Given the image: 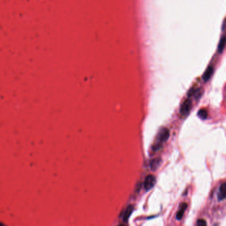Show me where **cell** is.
I'll use <instances>...</instances> for the list:
<instances>
[{
	"label": "cell",
	"instance_id": "cell-1",
	"mask_svg": "<svg viewBox=\"0 0 226 226\" xmlns=\"http://www.w3.org/2000/svg\"><path fill=\"white\" fill-rule=\"evenodd\" d=\"M170 131L166 128H162L157 135V139L155 143L152 146L153 151H158L161 149L162 143L166 142L169 139Z\"/></svg>",
	"mask_w": 226,
	"mask_h": 226
},
{
	"label": "cell",
	"instance_id": "cell-2",
	"mask_svg": "<svg viewBox=\"0 0 226 226\" xmlns=\"http://www.w3.org/2000/svg\"><path fill=\"white\" fill-rule=\"evenodd\" d=\"M192 107V102L190 99L185 100L180 108V115L182 117H186L189 115Z\"/></svg>",
	"mask_w": 226,
	"mask_h": 226
},
{
	"label": "cell",
	"instance_id": "cell-3",
	"mask_svg": "<svg viewBox=\"0 0 226 226\" xmlns=\"http://www.w3.org/2000/svg\"><path fill=\"white\" fill-rule=\"evenodd\" d=\"M144 188L147 192L152 189L156 184V178L155 176L152 174H149L147 176L144 181Z\"/></svg>",
	"mask_w": 226,
	"mask_h": 226
},
{
	"label": "cell",
	"instance_id": "cell-4",
	"mask_svg": "<svg viewBox=\"0 0 226 226\" xmlns=\"http://www.w3.org/2000/svg\"><path fill=\"white\" fill-rule=\"evenodd\" d=\"M226 196V183L224 182L220 185L218 192V199L219 201H222L225 198Z\"/></svg>",
	"mask_w": 226,
	"mask_h": 226
},
{
	"label": "cell",
	"instance_id": "cell-5",
	"mask_svg": "<svg viewBox=\"0 0 226 226\" xmlns=\"http://www.w3.org/2000/svg\"><path fill=\"white\" fill-rule=\"evenodd\" d=\"M133 210H134V206L133 205H129L127 207H126V209L124 211V214L123 215V222H128L129 217L132 214Z\"/></svg>",
	"mask_w": 226,
	"mask_h": 226
},
{
	"label": "cell",
	"instance_id": "cell-6",
	"mask_svg": "<svg viewBox=\"0 0 226 226\" xmlns=\"http://www.w3.org/2000/svg\"><path fill=\"white\" fill-rule=\"evenodd\" d=\"M161 162L162 159L161 158H155V159L151 160L150 162H149V165H150L151 169L153 171L156 170L161 165Z\"/></svg>",
	"mask_w": 226,
	"mask_h": 226
},
{
	"label": "cell",
	"instance_id": "cell-7",
	"mask_svg": "<svg viewBox=\"0 0 226 226\" xmlns=\"http://www.w3.org/2000/svg\"><path fill=\"white\" fill-rule=\"evenodd\" d=\"M187 206H187L186 203H182V204H180L179 210L178 211L177 214V219L178 220H180L182 218L184 211L186 210V209L187 208Z\"/></svg>",
	"mask_w": 226,
	"mask_h": 226
},
{
	"label": "cell",
	"instance_id": "cell-8",
	"mask_svg": "<svg viewBox=\"0 0 226 226\" xmlns=\"http://www.w3.org/2000/svg\"><path fill=\"white\" fill-rule=\"evenodd\" d=\"M213 72H214L213 68H212L211 66H210L208 69L206 70L205 73L204 74V76H203V80H204L205 82L208 81L210 80V78H211L212 74H213Z\"/></svg>",
	"mask_w": 226,
	"mask_h": 226
},
{
	"label": "cell",
	"instance_id": "cell-9",
	"mask_svg": "<svg viewBox=\"0 0 226 226\" xmlns=\"http://www.w3.org/2000/svg\"><path fill=\"white\" fill-rule=\"evenodd\" d=\"M197 115L199 118H200L202 120H205L206 119H207V116H208V113H207V110L202 109L198 111Z\"/></svg>",
	"mask_w": 226,
	"mask_h": 226
},
{
	"label": "cell",
	"instance_id": "cell-10",
	"mask_svg": "<svg viewBox=\"0 0 226 226\" xmlns=\"http://www.w3.org/2000/svg\"><path fill=\"white\" fill-rule=\"evenodd\" d=\"M206 225H207L206 221L204 220H202V219L198 220L196 222V225H198V226H204Z\"/></svg>",
	"mask_w": 226,
	"mask_h": 226
}]
</instances>
